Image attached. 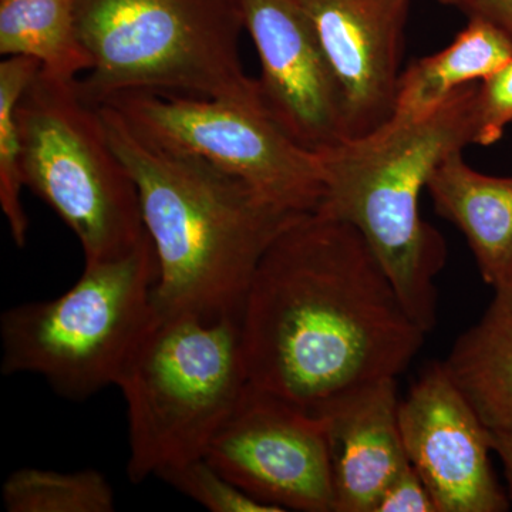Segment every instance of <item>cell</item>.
Here are the masks:
<instances>
[{"label":"cell","instance_id":"obj_1","mask_svg":"<svg viewBox=\"0 0 512 512\" xmlns=\"http://www.w3.org/2000/svg\"><path fill=\"white\" fill-rule=\"evenodd\" d=\"M427 335L363 235L319 210L275 238L241 313L249 383L308 410L403 375Z\"/></svg>","mask_w":512,"mask_h":512},{"label":"cell","instance_id":"obj_2","mask_svg":"<svg viewBox=\"0 0 512 512\" xmlns=\"http://www.w3.org/2000/svg\"><path fill=\"white\" fill-rule=\"evenodd\" d=\"M99 107L107 136L137 185L156 251L154 311L241 320L262 256L303 214L269 204L214 165L144 140L119 111Z\"/></svg>","mask_w":512,"mask_h":512},{"label":"cell","instance_id":"obj_3","mask_svg":"<svg viewBox=\"0 0 512 512\" xmlns=\"http://www.w3.org/2000/svg\"><path fill=\"white\" fill-rule=\"evenodd\" d=\"M477 87L468 84L423 119H390L318 154L325 183L318 210L363 235L404 308L427 333L437 325L436 279L446 266L447 245L421 217V192L450 154L476 141Z\"/></svg>","mask_w":512,"mask_h":512},{"label":"cell","instance_id":"obj_4","mask_svg":"<svg viewBox=\"0 0 512 512\" xmlns=\"http://www.w3.org/2000/svg\"><path fill=\"white\" fill-rule=\"evenodd\" d=\"M77 26L93 60L77 87L94 106L130 92L259 99L239 0H77Z\"/></svg>","mask_w":512,"mask_h":512},{"label":"cell","instance_id":"obj_5","mask_svg":"<svg viewBox=\"0 0 512 512\" xmlns=\"http://www.w3.org/2000/svg\"><path fill=\"white\" fill-rule=\"evenodd\" d=\"M248 384L241 320L156 313L116 384L126 400L130 481L204 457Z\"/></svg>","mask_w":512,"mask_h":512},{"label":"cell","instance_id":"obj_6","mask_svg":"<svg viewBox=\"0 0 512 512\" xmlns=\"http://www.w3.org/2000/svg\"><path fill=\"white\" fill-rule=\"evenodd\" d=\"M157 255L150 235L109 261L84 262L63 295L20 303L0 316L3 375H35L57 394L86 400L116 386L151 322Z\"/></svg>","mask_w":512,"mask_h":512},{"label":"cell","instance_id":"obj_7","mask_svg":"<svg viewBox=\"0 0 512 512\" xmlns=\"http://www.w3.org/2000/svg\"><path fill=\"white\" fill-rule=\"evenodd\" d=\"M18 114L25 185L72 229L84 262L133 251L147 235L140 197L100 107L84 99L77 80L39 70Z\"/></svg>","mask_w":512,"mask_h":512},{"label":"cell","instance_id":"obj_8","mask_svg":"<svg viewBox=\"0 0 512 512\" xmlns=\"http://www.w3.org/2000/svg\"><path fill=\"white\" fill-rule=\"evenodd\" d=\"M144 140L214 165L269 204L293 214L325 197L318 154L269 116L261 97L241 101L168 92H130L106 103Z\"/></svg>","mask_w":512,"mask_h":512},{"label":"cell","instance_id":"obj_9","mask_svg":"<svg viewBox=\"0 0 512 512\" xmlns=\"http://www.w3.org/2000/svg\"><path fill=\"white\" fill-rule=\"evenodd\" d=\"M205 458L231 483L282 511L335 512L318 414L249 383Z\"/></svg>","mask_w":512,"mask_h":512},{"label":"cell","instance_id":"obj_10","mask_svg":"<svg viewBox=\"0 0 512 512\" xmlns=\"http://www.w3.org/2000/svg\"><path fill=\"white\" fill-rule=\"evenodd\" d=\"M399 421L406 456L437 511L510 510V497L491 464L490 430L443 362L427 366L400 400Z\"/></svg>","mask_w":512,"mask_h":512},{"label":"cell","instance_id":"obj_11","mask_svg":"<svg viewBox=\"0 0 512 512\" xmlns=\"http://www.w3.org/2000/svg\"><path fill=\"white\" fill-rule=\"evenodd\" d=\"M269 116L295 143L320 154L348 140L342 90L311 20L295 0H239Z\"/></svg>","mask_w":512,"mask_h":512},{"label":"cell","instance_id":"obj_12","mask_svg":"<svg viewBox=\"0 0 512 512\" xmlns=\"http://www.w3.org/2000/svg\"><path fill=\"white\" fill-rule=\"evenodd\" d=\"M335 73L348 138L392 119L410 0H295Z\"/></svg>","mask_w":512,"mask_h":512},{"label":"cell","instance_id":"obj_13","mask_svg":"<svg viewBox=\"0 0 512 512\" xmlns=\"http://www.w3.org/2000/svg\"><path fill=\"white\" fill-rule=\"evenodd\" d=\"M397 377L333 397L318 409L328 441L335 512H375L384 488L407 463Z\"/></svg>","mask_w":512,"mask_h":512},{"label":"cell","instance_id":"obj_14","mask_svg":"<svg viewBox=\"0 0 512 512\" xmlns=\"http://www.w3.org/2000/svg\"><path fill=\"white\" fill-rule=\"evenodd\" d=\"M463 151L450 154L431 175L434 210L468 242L485 284H512V178L474 170Z\"/></svg>","mask_w":512,"mask_h":512},{"label":"cell","instance_id":"obj_15","mask_svg":"<svg viewBox=\"0 0 512 512\" xmlns=\"http://www.w3.org/2000/svg\"><path fill=\"white\" fill-rule=\"evenodd\" d=\"M458 336L444 369L491 431L512 433V284Z\"/></svg>","mask_w":512,"mask_h":512},{"label":"cell","instance_id":"obj_16","mask_svg":"<svg viewBox=\"0 0 512 512\" xmlns=\"http://www.w3.org/2000/svg\"><path fill=\"white\" fill-rule=\"evenodd\" d=\"M512 60V39L503 29L481 18L468 25L453 42L410 64L400 77L393 120H419L471 83L487 79Z\"/></svg>","mask_w":512,"mask_h":512},{"label":"cell","instance_id":"obj_17","mask_svg":"<svg viewBox=\"0 0 512 512\" xmlns=\"http://www.w3.org/2000/svg\"><path fill=\"white\" fill-rule=\"evenodd\" d=\"M0 55L28 57L43 73L80 79L93 60L77 26V0H0Z\"/></svg>","mask_w":512,"mask_h":512},{"label":"cell","instance_id":"obj_18","mask_svg":"<svg viewBox=\"0 0 512 512\" xmlns=\"http://www.w3.org/2000/svg\"><path fill=\"white\" fill-rule=\"evenodd\" d=\"M9 512H113L110 481L93 468L62 471L26 467L10 473L2 487Z\"/></svg>","mask_w":512,"mask_h":512},{"label":"cell","instance_id":"obj_19","mask_svg":"<svg viewBox=\"0 0 512 512\" xmlns=\"http://www.w3.org/2000/svg\"><path fill=\"white\" fill-rule=\"evenodd\" d=\"M40 64L28 57H3L0 63V207L18 247L28 242L29 218L22 202L23 141L19 103Z\"/></svg>","mask_w":512,"mask_h":512},{"label":"cell","instance_id":"obj_20","mask_svg":"<svg viewBox=\"0 0 512 512\" xmlns=\"http://www.w3.org/2000/svg\"><path fill=\"white\" fill-rule=\"evenodd\" d=\"M160 480L212 512H284L256 500L222 476L205 457L168 468Z\"/></svg>","mask_w":512,"mask_h":512},{"label":"cell","instance_id":"obj_21","mask_svg":"<svg viewBox=\"0 0 512 512\" xmlns=\"http://www.w3.org/2000/svg\"><path fill=\"white\" fill-rule=\"evenodd\" d=\"M477 146H491L512 123V60L481 80L476 96Z\"/></svg>","mask_w":512,"mask_h":512},{"label":"cell","instance_id":"obj_22","mask_svg":"<svg viewBox=\"0 0 512 512\" xmlns=\"http://www.w3.org/2000/svg\"><path fill=\"white\" fill-rule=\"evenodd\" d=\"M375 512L439 511L429 488L409 461L384 488Z\"/></svg>","mask_w":512,"mask_h":512},{"label":"cell","instance_id":"obj_23","mask_svg":"<svg viewBox=\"0 0 512 512\" xmlns=\"http://www.w3.org/2000/svg\"><path fill=\"white\" fill-rule=\"evenodd\" d=\"M468 18H481L503 29L512 39V0H468Z\"/></svg>","mask_w":512,"mask_h":512},{"label":"cell","instance_id":"obj_24","mask_svg":"<svg viewBox=\"0 0 512 512\" xmlns=\"http://www.w3.org/2000/svg\"><path fill=\"white\" fill-rule=\"evenodd\" d=\"M491 447L500 457L504 467V476L508 485V497L512 503V433L490 430Z\"/></svg>","mask_w":512,"mask_h":512},{"label":"cell","instance_id":"obj_25","mask_svg":"<svg viewBox=\"0 0 512 512\" xmlns=\"http://www.w3.org/2000/svg\"><path fill=\"white\" fill-rule=\"evenodd\" d=\"M440 2L447 3V5L457 6L463 10L464 6L467 5L468 0H440Z\"/></svg>","mask_w":512,"mask_h":512}]
</instances>
